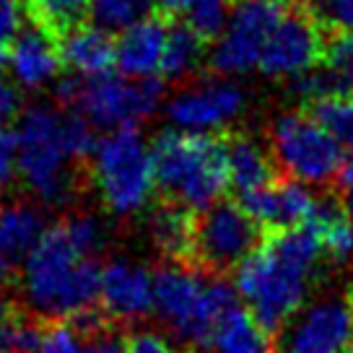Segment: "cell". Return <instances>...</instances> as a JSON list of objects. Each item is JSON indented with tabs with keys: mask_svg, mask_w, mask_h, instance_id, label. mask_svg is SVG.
Wrapping results in <instances>:
<instances>
[{
	"mask_svg": "<svg viewBox=\"0 0 353 353\" xmlns=\"http://www.w3.org/2000/svg\"><path fill=\"white\" fill-rule=\"evenodd\" d=\"M322 257L320 234L312 226L273 232L234 270V288L254 320L278 335L304 307Z\"/></svg>",
	"mask_w": 353,
	"mask_h": 353,
	"instance_id": "1",
	"label": "cell"
},
{
	"mask_svg": "<svg viewBox=\"0 0 353 353\" xmlns=\"http://www.w3.org/2000/svg\"><path fill=\"white\" fill-rule=\"evenodd\" d=\"M19 283L23 301L37 320H76L99 304V257L86 252L65 221H60L26 254Z\"/></svg>",
	"mask_w": 353,
	"mask_h": 353,
	"instance_id": "2",
	"label": "cell"
},
{
	"mask_svg": "<svg viewBox=\"0 0 353 353\" xmlns=\"http://www.w3.org/2000/svg\"><path fill=\"white\" fill-rule=\"evenodd\" d=\"M156 190L188 210L216 205L229 179V145L221 135H192L174 128L159 132L151 145Z\"/></svg>",
	"mask_w": 353,
	"mask_h": 353,
	"instance_id": "3",
	"label": "cell"
},
{
	"mask_svg": "<svg viewBox=\"0 0 353 353\" xmlns=\"http://www.w3.org/2000/svg\"><path fill=\"white\" fill-rule=\"evenodd\" d=\"M236 304V288L221 276H208L198 265L172 260L154 273L156 317L198 351H208L219 322Z\"/></svg>",
	"mask_w": 353,
	"mask_h": 353,
	"instance_id": "4",
	"label": "cell"
},
{
	"mask_svg": "<svg viewBox=\"0 0 353 353\" xmlns=\"http://www.w3.org/2000/svg\"><path fill=\"white\" fill-rule=\"evenodd\" d=\"M19 176L23 188L44 205H65L76 192L78 159L65 130V110L34 104L16 128Z\"/></svg>",
	"mask_w": 353,
	"mask_h": 353,
	"instance_id": "5",
	"label": "cell"
},
{
	"mask_svg": "<svg viewBox=\"0 0 353 353\" xmlns=\"http://www.w3.org/2000/svg\"><path fill=\"white\" fill-rule=\"evenodd\" d=\"M91 182L112 216L130 219L148 205L156 190L151 145L135 128L107 132L91 156Z\"/></svg>",
	"mask_w": 353,
	"mask_h": 353,
	"instance_id": "6",
	"label": "cell"
},
{
	"mask_svg": "<svg viewBox=\"0 0 353 353\" xmlns=\"http://www.w3.org/2000/svg\"><path fill=\"white\" fill-rule=\"evenodd\" d=\"M55 97L68 110L81 112L97 130L114 132L154 117L164 104V83L159 78L68 76L57 81Z\"/></svg>",
	"mask_w": 353,
	"mask_h": 353,
	"instance_id": "7",
	"label": "cell"
},
{
	"mask_svg": "<svg viewBox=\"0 0 353 353\" xmlns=\"http://www.w3.org/2000/svg\"><path fill=\"white\" fill-rule=\"evenodd\" d=\"M270 154L291 179L322 188L341 174L345 148L309 112L288 110L270 122Z\"/></svg>",
	"mask_w": 353,
	"mask_h": 353,
	"instance_id": "8",
	"label": "cell"
},
{
	"mask_svg": "<svg viewBox=\"0 0 353 353\" xmlns=\"http://www.w3.org/2000/svg\"><path fill=\"white\" fill-rule=\"evenodd\" d=\"M263 229L254 223L239 203L219 200L195 219L192 260L200 270L221 276L236 270L260 247Z\"/></svg>",
	"mask_w": 353,
	"mask_h": 353,
	"instance_id": "9",
	"label": "cell"
},
{
	"mask_svg": "<svg viewBox=\"0 0 353 353\" xmlns=\"http://www.w3.org/2000/svg\"><path fill=\"white\" fill-rule=\"evenodd\" d=\"M283 8L286 6L276 0H236L229 26L213 42L208 55L210 68L223 78L260 68L265 44L286 13Z\"/></svg>",
	"mask_w": 353,
	"mask_h": 353,
	"instance_id": "10",
	"label": "cell"
},
{
	"mask_svg": "<svg viewBox=\"0 0 353 353\" xmlns=\"http://www.w3.org/2000/svg\"><path fill=\"white\" fill-rule=\"evenodd\" d=\"M353 348V294H327L299 309L281 330L278 353H348Z\"/></svg>",
	"mask_w": 353,
	"mask_h": 353,
	"instance_id": "11",
	"label": "cell"
},
{
	"mask_svg": "<svg viewBox=\"0 0 353 353\" xmlns=\"http://www.w3.org/2000/svg\"><path fill=\"white\" fill-rule=\"evenodd\" d=\"M247 97L229 78H208L185 86L166 101V120L179 132L216 135L244 112Z\"/></svg>",
	"mask_w": 353,
	"mask_h": 353,
	"instance_id": "12",
	"label": "cell"
},
{
	"mask_svg": "<svg viewBox=\"0 0 353 353\" xmlns=\"http://www.w3.org/2000/svg\"><path fill=\"white\" fill-rule=\"evenodd\" d=\"M325 32L307 11L283 13L273 29L260 57V73L268 78H296L312 68L322 65L325 57Z\"/></svg>",
	"mask_w": 353,
	"mask_h": 353,
	"instance_id": "13",
	"label": "cell"
},
{
	"mask_svg": "<svg viewBox=\"0 0 353 353\" xmlns=\"http://www.w3.org/2000/svg\"><path fill=\"white\" fill-rule=\"evenodd\" d=\"M320 195H314V190L304 182L283 179V182H273L270 188L239 195V205L260 229L273 234L312 223L320 208Z\"/></svg>",
	"mask_w": 353,
	"mask_h": 353,
	"instance_id": "14",
	"label": "cell"
},
{
	"mask_svg": "<svg viewBox=\"0 0 353 353\" xmlns=\"http://www.w3.org/2000/svg\"><path fill=\"white\" fill-rule=\"evenodd\" d=\"M101 312L117 322H138L154 312V273L130 257L101 265Z\"/></svg>",
	"mask_w": 353,
	"mask_h": 353,
	"instance_id": "15",
	"label": "cell"
},
{
	"mask_svg": "<svg viewBox=\"0 0 353 353\" xmlns=\"http://www.w3.org/2000/svg\"><path fill=\"white\" fill-rule=\"evenodd\" d=\"M166 39H169V23L161 16H151L125 29L122 34H117V42H114V68L132 81L159 78Z\"/></svg>",
	"mask_w": 353,
	"mask_h": 353,
	"instance_id": "16",
	"label": "cell"
},
{
	"mask_svg": "<svg viewBox=\"0 0 353 353\" xmlns=\"http://www.w3.org/2000/svg\"><path fill=\"white\" fill-rule=\"evenodd\" d=\"M8 65L16 83L23 88H42L52 83L63 68L60 39L32 21V26H26L13 42Z\"/></svg>",
	"mask_w": 353,
	"mask_h": 353,
	"instance_id": "17",
	"label": "cell"
},
{
	"mask_svg": "<svg viewBox=\"0 0 353 353\" xmlns=\"http://www.w3.org/2000/svg\"><path fill=\"white\" fill-rule=\"evenodd\" d=\"M60 55L63 65L70 68L73 76H110V70L114 68V42L112 34L101 32L91 23L88 26L78 23L60 37Z\"/></svg>",
	"mask_w": 353,
	"mask_h": 353,
	"instance_id": "18",
	"label": "cell"
},
{
	"mask_svg": "<svg viewBox=\"0 0 353 353\" xmlns=\"http://www.w3.org/2000/svg\"><path fill=\"white\" fill-rule=\"evenodd\" d=\"M226 145H229V179L236 195H247L273 185L276 159L260 141H254L247 132H236L226 141Z\"/></svg>",
	"mask_w": 353,
	"mask_h": 353,
	"instance_id": "19",
	"label": "cell"
},
{
	"mask_svg": "<svg viewBox=\"0 0 353 353\" xmlns=\"http://www.w3.org/2000/svg\"><path fill=\"white\" fill-rule=\"evenodd\" d=\"M148 236L156 250L176 263L192 260V244H195V216L192 210L176 205L172 200L159 203L148 213Z\"/></svg>",
	"mask_w": 353,
	"mask_h": 353,
	"instance_id": "20",
	"label": "cell"
},
{
	"mask_svg": "<svg viewBox=\"0 0 353 353\" xmlns=\"http://www.w3.org/2000/svg\"><path fill=\"white\" fill-rule=\"evenodd\" d=\"M50 226L44 210L32 203H3L0 205V254L13 265L26 260Z\"/></svg>",
	"mask_w": 353,
	"mask_h": 353,
	"instance_id": "21",
	"label": "cell"
},
{
	"mask_svg": "<svg viewBox=\"0 0 353 353\" xmlns=\"http://www.w3.org/2000/svg\"><path fill=\"white\" fill-rule=\"evenodd\" d=\"M205 353H278V348L252 312L236 304L219 322Z\"/></svg>",
	"mask_w": 353,
	"mask_h": 353,
	"instance_id": "22",
	"label": "cell"
},
{
	"mask_svg": "<svg viewBox=\"0 0 353 353\" xmlns=\"http://www.w3.org/2000/svg\"><path fill=\"white\" fill-rule=\"evenodd\" d=\"M307 226L320 234L322 252L327 260H332L335 265L353 263V223L338 200L322 198L314 219Z\"/></svg>",
	"mask_w": 353,
	"mask_h": 353,
	"instance_id": "23",
	"label": "cell"
},
{
	"mask_svg": "<svg viewBox=\"0 0 353 353\" xmlns=\"http://www.w3.org/2000/svg\"><path fill=\"white\" fill-rule=\"evenodd\" d=\"M205 44L208 42L192 32L188 23L169 26V39H166L164 60H161V78L188 81L190 76H195L203 68V63L208 60Z\"/></svg>",
	"mask_w": 353,
	"mask_h": 353,
	"instance_id": "24",
	"label": "cell"
},
{
	"mask_svg": "<svg viewBox=\"0 0 353 353\" xmlns=\"http://www.w3.org/2000/svg\"><path fill=\"white\" fill-rule=\"evenodd\" d=\"M159 0H91L88 23L107 34H122L135 23L156 16Z\"/></svg>",
	"mask_w": 353,
	"mask_h": 353,
	"instance_id": "25",
	"label": "cell"
},
{
	"mask_svg": "<svg viewBox=\"0 0 353 353\" xmlns=\"http://www.w3.org/2000/svg\"><path fill=\"white\" fill-rule=\"evenodd\" d=\"M88 3L91 0H23L26 16L57 39L88 16Z\"/></svg>",
	"mask_w": 353,
	"mask_h": 353,
	"instance_id": "26",
	"label": "cell"
},
{
	"mask_svg": "<svg viewBox=\"0 0 353 353\" xmlns=\"http://www.w3.org/2000/svg\"><path fill=\"white\" fill-rule=\"evenodd\" d=\"M236 0H190L185 6V23L205 42H216L229 26Z\"/></svg>",
	"mask_w": 353,
	"mask_h": 353,
	"instance_id": "27",
	"label": "cell"
},
{
	"mask_svg": "<svg viewBox=\"0 0 353 353\" xmlns=\"http://www.w3.org/2000/svg\"><path fill=\"white\" fill-rule=\"evenodd\" d=\"M309 114L343 145L353 148V94H338L309 107Z\"/></svg>",
	"mask_w": 353,
	"mask_h": 353,
	"instance_id": "28",
	"label": "cell"
},
{
	"mask_svg": "<svg viewBox=\"0 0 353 353\" xmlns=\"http://www.w3.org/2000/svg\"><path fill=\"white\" fill-rule=\"evenodd\" d=\"M304 11L317 21L322 32L353 37V0H307Z\"/></svg>",
	"mask_w": 353,
	"mask_h": 353,
	"instance_id": "29",
	"label": "cell"
},
{
	"mask_svg": "<svg viewBox=\"0 0 353 353\" xmlns=\"http://www.w3.org/2000/svg\"><path fill=\"white\" fill-rule=\"evenodd\" d=\"M29 353H86V338L73 322H44L42 335Z\"/></svg>",
	"mask_w": 353,
	"mask_h": 353,
	"instance_id": "30",
	"label": "cell"
},
{
	"mask_svg": "<svg viewBox=\"0 0 353 353\" xmlns=\"http://www.w3.org/2000/svg\"><path fill=\"white\" fill-rule=\"evenodd\" d=\"M322 65L330 68L335 76H341L353 88V37L351 34H332L325 47Z\"/></svg>",
	"mask_w": 353,
	"mask_h": 353,
	"instance_id": "31",
	"label": "cell"
},
{
	"mask_svg": "<svg viewBox=\"0 0 353 353\" xmlns=\"http://www.w3.org/2000/svg\"><path fill=\"white\" fill-rule=\"evenodd\" d=\"M23 0H0V50L19 39V34L23 32Z\"/></svg>",
	"mask_w": 353,
	"mask_h": 353,
	"instance_id": "32",
	"label": "cell"
},
{
	"mask_svg": "<svg viewBox=\"0 0 353 353\" xmlns=\"http://www.w3.org/2000/svg\"><path fill=\"white\" fill-rule=\"evenodd\" d=\"M19 176V143L16 130L0 132V192L11 188V182Z\"/></svg>",
	"mask_w": 353,
	"mask_h": 353,
	"instance_id": "33",
	"label": "cell"
},
{
	"mask_svg": "<svg viewBox=\"0 0 353 353\" xmlns=\"http://www.w3.org/2000/svg\"><path fill=\"white\" fill-rule=\"evenodd\" d=\"M128 353H185V351H179L176 345H172L159 332L141 330V332H132L130 338H128Z\"/></svg>",
	"mask_w": 353,
	"mask_h": 353,
	"instance_id": "34",
	"label": "cell"
},
{
	"mask_svg": "<svg viewBox=\"0 0 353 353\" xmlns=\"http://www.w3.org/2000/svg\"><path fill=\"white\" fill-rule=\"evenodd\" d=\"M21 110V94L11 81L0 76V132L8 130V122Z\"/></svg>",
	"mask_w": 353,
	"mask_h": 353,
	"instance_id": "35",
	"label": "cell"
},
{
	"mask_svg": "<svg viewBox=\"0 0 353 353\" xmlns=\"http://www.w3.org/2000/svg\"><path fill=\"white\" fill-rule=\"evenodd\" d=\"M86 353H128V338L112 327H104L86 341Z\"/></svg>",
	"mask_w": 353,
	"mask_h": 353,
	"instance_id": "36",
	"label": "cell"
},
{
	"mask_svg": "<svg viewBox=\"0 0 353 353\" xmlns=\"http://www.w3.org/2000/svg\"><path fill=\"white\" fill-rule=\"evenodd\" d=\"M338 179H341L343 190L353 188V148L345 154V159H343V169H341V174H338Z\"/></svg>",
	"mask_w": 353,
	"mask_h": 353,
	"instance_id": "37",
	"label": "cell"
},
{
	"mask_svg": "<svg viewBox=\"0 0 353 353\" xmlns=\"http://www.w3.org/2000/svg\"><path fill=\"white\" fill-rule=\"evenodd\" d=\"M190 0H159V8L166 13H182Z\"/></svg>",
	"mask_w": 353,
	"mask_h": 353,
	"instance_id": "38",
	"label": "cell"
},
{
	"mask_svg": "<svg viewBox=\"0 0 353 353\" xmlns=\"http://www.w3.org/2000/svg\"><path fill=\"white\" fill-rule=\"evenodd\" d=\"M11 278H13V263L8 260V257H3V254H0V286H3V283H8Z\"/></svg>",
	"mask_w": 353,
	"mask_h": 353,
	"instance_id": "39",
	"label": "cell"
},
{
	"mask_svg": "<svg viewBox=\"0 0 353 353\" xmlns=\"http://www.w3.org/2000/svg\"><path fill=\"white\" fill-rule=\"evenodd\" d=\"M343 210H345V216H348L353 223V188H348L345 195H343Z\"/></svg>",
	"mask_w": 353,
	"mask_h": 353,
	"instance_id": "40",
	"label": "cell"
},
{
	"mask_svg": "<svg viewBox=\"0 0 353 353\" xmlns=\"http://www.w3.org/2000/svg\"><path fill=\"white\" fill-rule=\"evenodd\" d=\"M11 304H8V301H6V296H3V294H0V320H3V317H6V314H8V312H11Z\"/></svg>",
	"mask_w": 353,
	"mask_h": 353,
	"instance_id": "41",
	"label": "cell"
},
{
	"mask_svg": "<svg viewBox=\"0 0 353 353\" xmlns=\"http://www.w3.org/2000/svg\"><path fill=\"white\" fill-rule=\"evenodd\" d=\"M8 65V55H6V50H0V70Z\"/></svg>",
	"mask_w": 353,
	"mask_h": 353,
	"instance_id": "42",
	"label": "cell"
},
{
	"mask_svg": "<svg viewBox=\"0 0 353 353\" xmlns=\"http://www.w3.org/2000/svg\"><path fill=\"white\" fill-rule=\"evenodd\" d=\"M276 3H281V6H288V3H296V0H276Z\"/></svg>",
	"mask_w": 353,
	"mask_h": 353,
	"instance_id": "43",
	"label": "cell"
},
{
	"mask_svg": "<svg viewBox=\"0 0 353 353\" xmlns=\"http://www.w3.org/2000/svg\"><path fill=\"white\" fill-rule=\"evenodd\" d=\"M0 353H11V351H8V348H6V345H3V343H0Z\"/></svg>",
	"mask_w": 353,
	"mask_h": 353,
	"instance_id": "44",
	"label": "cell"
},
{
	"mask_svg": "<svg viewBox=\"0 0 353 353\" xmlns=\"http://www.w3.org/2000/svg\"><path fill=\"white\" fill-rule=\"evenodd\" d=\"M348 353H353V348H351V351H348Z\"/></svg>",
	"mask_w": 353,
	"mask_h": 353,
	"instance_id": "45",
	"label": "cell"
}]
</instances>
